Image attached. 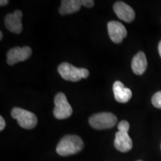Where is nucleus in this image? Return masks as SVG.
<instances>
[{
    "instance_id": "obj_1",
    "label": "nucleus",
    "mask_w": 161,
    "mask_h": 161,
    "mask_svg": "<svg viewBox=\"0 0 161 161\" xmlns=\"http://www.w3.org/2000/svg\"><path fill=\"white\" fill-rule=\"evenodd\" d=\"M81 138L77 135H66L60 140L56 147V152L59 155L66 157L75 154L84 148Z\"/></svg>"
},
{
    "instance_id": "obj_2",
    "label": "nucleus",
    "mask_w": 161,
    "mask_h": 161,
    "mask_svg": "<svg viewBox=\"0 0 161 161\" xmlns=\"http://www.w3.org/2000/svg\"><path fill=\"white\" fill-rule=\"evenodd\" d=\"M58 71L64 80L76 82L82 78H86L90 72L85 68H77L69 63H62L58 66Z\"/></svg>"
},
{
    "instance_id": "obj_3",
    "label": "nucleus",
    "mask_w": 161,
    "mask_h": 161,
    "mask_svg": "<svg viewBox=\"0 0 161 161\" xmlns=\"http://www.w3.org/2000/svg\"><path fill=\"white\" fill-rule=\"evenodd\" d=\"M117 122V117L112 113L102 112L96 114L89 119V124L97 130L109 129L114 128Z\"/></svg>"
},
{
    "instance_id": "obj_4",
    "label": "nucleus",
    "mask_w": 161,
    "mask_h": 161,
    "mask_svg": "<svg viewBox=\"0 0 161 161\" xmlns=\"http://www.w3.org/2000/svg\"><path fill=\"white\" fill-rule=\"evenodd\" d=\"M11 114L12 117L17 119L19 125L25 129H33L37 124V118L35 114L23 108H13Z\"/></svg>"
},
{
    "instance_id": "obj_5",
    "label": "nucleus",
    "mask_w": 161,
    "mask_h": 161,
    "mask_svg": "<svg viewBox=\"0 0 161 161\" xmlns=\"http://www.w3.org/2000/svg\"><path fill=\"white\" fill-rule=\"evenodd\" d=\"M53 114L58 119H65L70 117L72 114V108L63 92H58L55 96Z\"/></svg>"
},
{
    "instance_id": "obj_6",
    "label": "nucleus",
    "mask_w": 161,
    "mask_h": 161,
    "mask_svg": "<svg viewBox=\"0 0 161 161\" xmlns=\"http://www.w3.org/2000/svg\"><path fill=\"white\" fill-rule=\"evenodd\" d=\"M31 55V49L29 46L12 48L7 53V63L8 65H14L19 62L25 61L29 59Z\"/></svg>"
},
{
    "instance_id": "obj_7",
    "label": "nucleus",
    "mask_w": 161,
    "mask_h": 161,
    "mask_svg": "<svg viewBox=\"0 0 161 161\" xmlns=\"http://www.w3.org/2000/svg\"><path fill=\"white\" fill-rule=\"evenodd\" d=\"M108 31L110 40L115 43H120L127 36V30L125 26L117 21L109 22Z\"/></svg>"
},
{
    "instance_id": "obj_8",
    "label": "nucleus",
    "mask_w": 161,
    "mask_h": 161,
    "mask_svg": "<svg viewBox=\"0 0 161 161\" xmlns=\"http://www.w3.org/2000/svg\"><path fill=\"white\" fill-rule=\"evenodd\" d=\"M114 11L120 19L126 23H130L135 18L134 9L123 2H116L114 5Z\"/></svg>"
},
{
    "instance_id": "obj_9",
    "label": "nucleus",
    "mask_w": 161,
    "mask_h": 161,
    "mask_svg": "<svg viewBox=\"0 0 161 161\" xmlns=\"http://www.w3.org/2000/svg\"><path fill=\"white\" fill-rule=\"evenodd\" d=\"M114 147L121 152H128L131 149L133 142L128 133L118 131L116 133Z\"/></svg>"
},
{
    "instance_id": "obj_10",
    "label": "nucleus",
    "mask_w": 161,
    "mask_h": 161,
    "mask_svg": "<svg viewBox=\"0 0 161 161\" xmlns=\"http://www.w3.org/2000/svg\"><path fill=\"white\" fill-rule=\"evenodd\" d=\"M113 91L115 99L119 103H127L132 97L131 90L125 87L124 84L119 80H116L113 85Z\"/></svg>"
},
{
    "instance_id": "obj_11",
    "label": "nucleus",
    "mask_w": 161,
    "mask_h": 161,
    "mask_svg": "<svg viewBox=\"0 0 161 161\" xmlns=\"http://www.w3.org/2000/svg\"><path fill=\"white\" fill-rule=\"evenodd\" d=\"M146 56L143 52H139L133 58L131 62V68L134 74L141 75L146 72L147 69Z\"/></svg>"
},
{
    "instance_id": "obj_12",
    "label": "nucleus",
    "mask_w": 161,
    "mask_h": 161,
    "mask_svg": "<svg viewBox=\"0 0 161 161\" xmlns=\"http://www.w3.org/2000/svg\"><path fill=\"white\" fill-rule=\"evenodd\" d=\"M81 5L80 0H63L59 8V13L61 15L71 14L79 11Z\"/></svg>"
},
{
    "instance_id": "obj_13",
    "label": "nucleus",
    "mask_w": 161,
    "mask_h": 161,
    "mask_svg": "<svg viewBox=\"0 0 161 161\" xmlns=\"http://www.w3.org/2000/svg\"><path fill=\"white\" fill-rule=\"evenodd\" d=\"M5 25L8 30L12 33L19 34L23 31L21 19L14 14H9L5 18Z\"/></svg>"
},
{
    "instance_id": "obj_14",
    "label": "nucleus",
    "mask_w": 161,
    "mask_h": 161,
    "mask_svg": "<svg viewBox=\"0 0 161 161\" xmlns=\"http://www.w3.org/2000/svg\"><path fill=\"white\" fill-rule=\"evenodd\" d=\"M152 104L157 108L161 109V91L156 92L152 98Z\"/></svg>"
},
{
    "instance_id": "obj_15",
    "label": "nucleus",
    "mask_w": 161,
    "mask_h": 161,
    "mask_svg": "<svg viewBox=\"0 0 161 161\" xmlns=\"http://www.w3.org/2000/svg\"><path fill=\"white\" fill-rule=\"evenodd\" d=\"M117 128H118L119 131L128 133V131H129V129H130V124H129V122H127V121L122 120L118 124Z\"/></svg>"
},
{
    "instance_id": "obj_16",
    "label": "nucleus",
    "mask_w": 161,
    "mask_h": 161,
    "mask_svg": "<svg viewBox=\"0 0 161 161\" xmlns=\"http://www.w3.org/2000/svg\"><path fill=\"white\" fill-rule=\"evenodd\" d=\"M80 1H81L82 5L88 8H90L94 6V1L92 0H80Z\"/></svg>"
},
{
    "instance_id": "obj_17",
    "label": "nucleus",
    "mask_w": 161,
    "mask_h": 161,
    "mask_svg": "<svg viewBox=\"0 0 161 161\" xmlns=\"http://www.w3.org/2000/svg\"><path fill=\"white\" fill-rule=\"evenodd\" d=\"M5 128V121L3 116H0V130L3 131Z\"/></svg>"
},
{
    "instance_id": "obj_18",
    "label": "nucleus",
    "mask_w": 161,
    "mask_h": 161,
    "mask_svg": "<svg viewBox=\"0 0 161 161\" xmlns=\"http://www.w3.org/2000/svg\"><path fill=\"white\" fill-rule=\"evenodd\" d=\"M14 14L19 18V19H22L23 17V12H22L20 10H17V11H14Z\"/></svg>"
},
{
    "instance_id": "obj_19",
    "label": "nucleus",
    "mask_w": 161,
    "mask_h": 161,
    "mask_svg": "<svg viewBox=\"0 0 161 161\" xmlns=\"http://www.w3.org/2000/svg\"><path fill=\"white\" fill-rule=\"evenodd\" d=\"M8 3H9V2L8 1V0H1V1H0V5L5 6L6 5H8Z\"/></svg>"
},
{
    "instance_id": "obj_20",
    "label": "nucleus",
    "mask_w": 161,
    "mask_h": 161,
    "mask_svg": "<svg viewBox=\"0 0 161 161\" xmlns=\"http://www.w3.org/2000/svg\"><path fill=\"white\" fill-rule=\"evenodd\" d=\"M158 51H159V54H160V56L161 57V40L158 44Z\"/></svg>"
},
{
    "instance_id": "obj_21",
    "label": "nucleus",
    "mask_w": 161,
    "mask_h": 161,
    "mask_svg": "<svg viewBox=\"0 0 161 161\" xmlns=\"http://www.w3.org/2000/svg\"><path fill=\"white\" fill-rule=\"evenodd\" d=\"M3 39V32L0 31V40Z\"/></svg>"
},
{
    "instance_id": "obj_22",
    "label": "nucleus",
    "mask_w": 161,
    "mask_h": 161,
    "mask_svg": "<svg viewBox=\"0 0 161 161\" xmlns=\"http://www.w3.org/2000/svg\"><path fill=\"white\" fill-rule=\"evenodd\" d=\"M137 161H142V160H137Z\"/></svg>"
}]
</instances>
